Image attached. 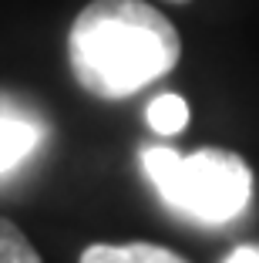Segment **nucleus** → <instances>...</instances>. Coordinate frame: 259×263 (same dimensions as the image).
Returning a JSON list of instances; mask_svg holds the SVG:
<instances>
[{
  "label": "nucleus",
  "mask_w": 259,
  "mask_h": 263,
  "mask_svg": "<svg viewBox=\"0 0 259 263\" xmlns=\"http://www.w3.org/2000/svg\"><path fill=\"white\" fill-rule=\"evenodd\" d=\"M178 58V31L145 0H91L68 31L74 81L105 101L131 98L165 78Z\"/></svg>",
  "instance_id": "nucleus-1"
},
{
  "label": "nucleus",
  "mask_w": 259,
  "mask_h": 263,
  "mask_svg": "<svg viewBox=\"0 0 259 263\" xmlns=\"http://www.w3.org/2000/svg\"><path fill=\"white\" fill-rule=\"evenodd\" d=\"M142 169L172 209L209 226L239 219L252 202V172L236 152L198 148L178 155L175 148H145Z\"/></svg>",
  "instance_id": "nucleus-2"
},
{
  "label": "nucleus",
  "mask_w": 259,
  "mask_h": 263,
  "mask_svg": "<svg viewBox=\"0 0 259 263\" xmlns=\"http://www.w3.org/2000/svg\"><path fill=\"white\" fill-rule=\"evenodd\" d=\"M81 263H189L185 256L172 253L155 243H94L81 253Z\"/></svg>",
  "instance_id": "nucleus-3"
},
{
  "label": "nucleus",
  "mask_w": 259,
  "mask_h": 263,
  "mask_svg": "<svg viewBox=\"0 0 259 263\" xmlns=\"http://www.w3.org/2000/svg\"><path fill=\"white\" fill-rule=\"evenodd\" d=\"M41 142V128L24 118H0V176L27 159Z\"/></svg>",
  "instance_id": "nucleus-4"
},
{
  "label": "nucleus",
  "mask_w": 259,
  "mask_h": 263,
  "mask_svg": "<svg viewBox=\"0 0 259 263\" xmlns=\"http://www.w3.org/2000/svg\"><path fill=\"white\" fill-rule=\"evenodd\" d=\"M145 118H148V125H152V132H158V135H175V132H182L185 122H189V105H185V98H178V95H158V98L148 105Z\"/></svg>",
  "instance_id": "nucleus-5"
},
{
  "label": "nucleus",
  "mask_w": 259,
  "mask_h": 263,
  "mask_svg": "<svg viewBox=\"0 0 259 263\" xmlns=\"http://www.w3.org/2000/svg\"><path fill=\"white\" fill-rule=\"evenodd\" d=\"M0 263H44L31 240L4 216H0Z\"/></svg>",
  "instance_id": "nucleus-6"
},
{
  "label": "nucleus",
  "mask_w": 259,
  "mask_h": 263,
  "mask_svg": "<svg viewBox=\"0 0 259 263\" xmlns=\"http://www.w3.org/2000/svg\"><path fill=\"white\" fill-rule=\"evenodd\" d=\"M222 263H259V247H236Z\"/></svg>",
  "instance_id": "nucleus-7"
},
{
  "label": "nucleus",
  "mask_w": 259,
  "mask_h": 263,
  "mask_svg": "<svg viewBox=\"0 0 259 263\" xmlns=\"http://www.w3.org/2000/svg\"><path fill=\"white\" fill-rule=\"evenodd\" d=\"M172 4H189V0H172Z\"/></svg>",
  "instance_id": "nucleus-8"
}]
</instances>
